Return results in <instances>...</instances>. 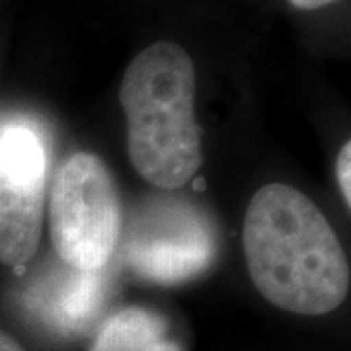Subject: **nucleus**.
Masks as SVG:
<instances>
[{"instance_id": "423d86ee", "label": "nucleus", "mask_w": 351, "mask_h": 351, "mask_svg": "<svg viewBox=\"0 0 351 351\" xmlns=\"http://www.w3.org/2000/svg\"><path fill=\"white\" fill-rule=\"evenodd\" d=\"M88 351H186L168 318L145 306H125L108 316Z\"/></svg>"}, {"instance_id": "1a4fd4ad", "label": "nucleus", "mask_w": 351, "mask_h": 351, "mask_svg": "<svg viewBox=\"0 0 351 351\" xmlns=\"http://www.w3.org/2000/svg\"><path fill=\"white\" fill-rule=\"evenodd\" d=\"M293 6H297V8H301V10H318V8H322V6H328V4H332V2H336V0H289Z\"/></svg>"}, {"instance_id": "f03ea898", "label": "nucleus", "mask_w": 351, "mask_h": 351, "mask_svg": "<svg viewBox=\"0 0 351 351\" xmlns=\"http://www.w3.org/2000/svg\"><path fill=\"white\" fill-rule=\"evenodd\" d=\"M127 152L149 184L178 189L203 164L195 121V66L182 45L158 41L129 63L119 86Z\"/></svg>"}, {"instance_id": "9d476101", "label": "nucleus", "mask_w": 351, "mask_h": 351, "mask_svg": "<svg viewBox=\"0 0 351 351\" xmlns=\"http://www.w3.org/2000/svg\"><path fill=\"white\" fill-rule=\"evenodd\" d=\"M0 351H25L12 336H8L6 332L0 330Z\"/></svg>"}, {"instance_id": "20e7f679", "label": "nucleus", "mask_w": 351, "mask_h": 351, "mask_svg": "<svg viewBox=\"0 0 351 351\" xmlns=\"http://www.w3.org/2000/svg\"><path fill=\"white\" fill-rule=\"evenodd\" d=\"M119 244L133 274L158 285H176L213 263L217 230L193 203L156 199L138 215Z\"/></svg>"}, {"instance_id": "9b49d317", "label": "nucleus", "mask_w": 351, "mask_h": 351, "mask_svg": "<svg viewBox=\"0 0 351 351\" xmlns=\"http://www.w3.org/2000/svg\"><path fill=\"white\" fill-rule=\"evenodd\" d=\"M193 188L197 189V191L205 189V180H203L201 176H195V178H193Z\"/></svg>"}, {"instance_id": "0eeeda50", "label": "nucleus", "mask_w": 351, "mask_h": 351, "mask_svg": "<svg viewBox=\"0 0 351 351\" xmlns=\"http://www.w3.org/2000/svg\"><path fill=\"white\" fill-rule=\"evenodd\" d=\"M101 271L104 269L80 271L71 267V274H63V285L55 283L49 289L47 299H41V306L55 326L76 328L92 318L101 302Z\"/></svg>"}, {"instance_id": "6e6552de", "label": "nucleus", "mask_w": 351, "mask_h": 351, "mask_svg": "<svg viewBox=\"0 0 351 351\" xmlns=\"http://www.w3.org/2000/svg\"><path fill=\"white\" fill-rule=\"evenodd\" d=\"M350 164H351V143L348 141L338 154V162H336V178H338V186L343 199L351 207V184H350Z\"/></svg>"}, {"instance_id": "7ed1b4c3", "label": "nucleus", "mask_w": 351, "mask_h": 351, "mask_svg": "<svg viewBox=\"0 0 351 351\" xmlns=\"http://www.w3.org/2000/svg\"><path fill=\"white\" fill-rule=\"evenodd\" d=\"M49 232L61 262L80 271L104 269L121 242L123 205L98 154L75 152L53 176Z\"/></svg>"}, {"instance_id": "39448f33", "label": "nucleus", "mask_w": 351, "mask_h": 351, "mask_svg": "<svg viewBox=\"0 0 351 351\" xmlns=\"http://www.w3.org/2000/svg\"><path fill=\"white\" fill-rule=\"evenodd\" d=\"M47 152L24 123H0V262L25 267L43 232Z\"/></svg>"}, {"instance_id": "f257e3e1", "label": "nucleus", "mask_w": 351, "mask_h": 351, "mask_svg": "<svg viewBox=\"0 0 351 351\" xmlns=\"http://www.w3.org/2000/svg\"><path fill=\"white\" fill-rule=\"evenodd\" d=\"M248 274L265 301L287 313L320 316L350 293V263L324 213L301 189L267 184L244 217Z\"/></svg>"}]
</instances>
